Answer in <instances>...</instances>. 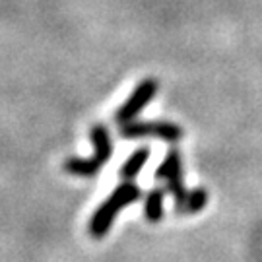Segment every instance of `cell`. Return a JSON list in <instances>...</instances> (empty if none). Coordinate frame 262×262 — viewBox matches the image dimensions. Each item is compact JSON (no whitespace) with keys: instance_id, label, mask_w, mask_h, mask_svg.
<instances>
[{"instance_id":"1","label":"cell","mask_w":262,"mask_h":262,"mask_svg":"<svg viewBox=\"0 0 262 262\" xmlns=\"http://www.w3.org/2000/svg\"><path fill=\"white\" fill-rule=\"evenodd\" d=\"M140 198V187L134 181H122L119 187L113 190V194L97 208L90 220V235L94 239H103L107 231L111 229L115 217L121 210L130 206Z\"/></svg>"},{"instance_id":"2","label":"cell","mask_w":262,"mask_h":262,"mask_svg":"<svg viewBox=\"0 0 262 262\" xmlns=\"http://www.w3.org/2000/svg\"><path fill=\"white\" fill-rule=\"evenodd\" d=\"M119 134L121 138H142V136H156L165 142H179L185 136V130L167 121H130L119 124Z\"/></svg>"},{"instance_id":"3","label":"cell","mask_w":262,"mask_h":262,"mask_svg":"<svg viewBox=\"0 0 262 262\" xmlns=\"http://www.w3.org/2000/svg\"><path fill=\"white\" fill-rule=\"evenodd\" d=\"M158 88H159L158 80H154V78L142 80L140 84L134 88V92L130 94V97L117 109V113H115V121L119 122V124L136 121V117L140 115V111H144V107H148L151 99L156 97Z\"/></svg>"},{"instance_id":"4","label":"cell","mask_w":262,"mask_h":262,"mask_svg":"<svg viewBox=\"0 0 262 262\" xmlns=\"http://www.w3.org/2000/svg\"><path fill=\"white\" fill-rule=\"evenodd\" d=\"M90 138H92V144H94V156L105 165L111 159L113 150H115L107 126L105 124H94L92 130H90Z\"/></svg>"},{"instance_id":"5","label":"cell","mask_w":262,"mask_h":262,"mask_svg":"<svg viewBox=\"0 0 262 262\" xmlns=\"http://www.w3.org/2000/svg\"><path fill=\"white\" fill-rule=\"evenodd\" d=\"M62 167H64L66 173H70L74 177L92 179L101 171L103 163L95 156H92V158H68Z\"/></svg>"},{"instance_id":"6","label":"cell","mask_w":262,"mask_h":262,"mask_svg":"<svg viewBox=\"0 0 262 262\" xmlns=\"http://www.w3.org/2000/svg\"><path fill=\"white\" fill-rule=\"evenodd\" d=\"M208 200H210V192H208L204 187H198V188H194V190L187 192V196L175 204V214H179V215L198 214L200 210L206 208Z\"/></svg>"},{"instance_id":"7","label":"cell","mask_w":262,"mask_h":262,"mask_svg":"<svg viewBox=\"0 0 262 262\" xmlns=\"http://www.w3.org/2000/svg\"><path fill=\"white\" fill-rule=\"evenodd\" d=\"M165 188H151L144 198V217L150 224H158L163 217V204H165Z\"/></svg>"},{"instance_id":"8","label":"cell","mask_w":262,"mask_h":262,"mask_svg":"<svg viewBox=\"0 0 262 262\" xmlns=\"http://www.w3.org/2000/svg\"><path fill=\"white\" fill-rule=\"evenodd\" d=\"M148 158H150V148H140V150L134 151L130 158L124 161V165L121 167L122 181H134V179L138 177V173L144 169Z\"/></svg>"},{"instance_id":"9","label":"cell","mask_w":262,"mask_h":262,"mask_svg":"<svg viewBox=\"0 0 262 262\" xmlns=\"http://www.w3.org/2000/svg\"><path fill=\"white\" fill-rule=\"evenodd\" d=\"M179 173H183V159H181V151L177 148H171L167 151L165 159L161 161V165L156 169V179L159 181H167V179L175 177Z\"/></svg>"}]
</instances>
